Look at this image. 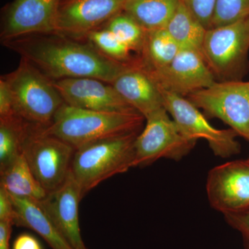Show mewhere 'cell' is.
I'll list each match as a JSON object with an SVG mask.
<instances>
[{
  "mask_svg": "<svg viewBox=\"0 0 249 249\" xmlns=\"http://www.w3.org/2000/svg\"><path fill=\"white\" fill-rule=\"evenodd\" d=\"M2 42L52 80L92 78L111 84L137 64L117 61L91 44L85 45L55 32L24 36Z\"/></svg>",
  "mask_w": 249,
  "mask_h": 249,
  "instance_id": "cell-1",
  "label": "cell"
},
{
  "mask_svg": "<svg viewBox=\"0 0 249 249\" xmlns=\"http://www.w3.org/2000/svg\"><path fill=\"white\" fill-rule=\"evenodd\" d=\"M145 120L137 111H93L65 103L57 111L52 124L43 130L77 150L104 139L140 132Z\"/></svg>",
  "mask_w": 249,
  "mask_h": 249,
  "instance_id": "cell-2",
  "label": "cell"
},
{
  "mask_svg": "<svg viewBox=\"0 0 249 249\" xmlns=\"http://www.w3.org/2000/svg\"><path fill=\"white\" fill-rule=\"evenodd\" d=\"M139 133L104 139L75 150L70 172L83 197L105 180L134 168V143Z\"/></svg>",
  "mask_w": 249,
  "mask_h": 249,
  "instance_id": "cell-3",
  "label": "cell"
},
{
  "mask_svg": "<svg viewBox=\"0 0 249 249\" xmlns=\"http://www.w3.org/2000/svg\"><path fill=\"white\" fill-rule=\"evenodd\" d=\"M3 78L12 94L15 113L32 127L47 128L65 104L53 80L26 59Z\"/></svg>",
  "mask_w": 249,
  "mask_h": 249,
  "instance_id": "cell-4",
  "label": "cell"
},
{
  "mask_svg": "<svg viewBox=\"0 0 249 249\" xmlns=\"http://www.w3.org/2000/svg\"><path fill=\"white\" fill-rule=\"evenodd\" d=\"M249 16L206 31L201 55L221 81L241 80L249 67Z\"/></svg>",
  "mask_w": 249,
  "mask_h": 249,
  "instance_id": "cell-5",
  "label": "cell"
},
{
  "mask_svg": "<svg viewBox=\"0 0 249 249\" xmlns=\"http://www.w3.org/2000/svg\"><path fill=\"white\" fill-rule=\"evenodd\" d=\"M75 150L62 139L31 125L22 147L31 171L47 193L65 182Z\"/></svg>",
  "mask_w": 249,
  "mask_h": 249,
  "instance_id": "cell-6",
  "label": "cell"
},
{
  "mask_svg": "<svg viewBox=\"0 0 249 249\" xmlns=\"http://www.w3.org/2000/svg\"><path fill=\"white\" fill-rule=\"evenodd\" d=\"M145 121L134 143V168L160 159L179 160L194 148L196 142L182 135L165 108L147 116Z\"/></svg>",
  "mask_w": 249,
  "mask_h": 249,
  "instance_id": "cell-7",
  "label": "cell"
},
{
  "mask_svg": "<svg viewBox=\"0 0 249 249\" xmlns=\"http://www.w3.org/2000/svg\"><path fill=\"white\" fill-rule=\"evenodd\" d=\"M160 90L165 109L186 138L196 142L199 139L206 141L214 155L222 158L240 153V145L236 140L238 134L233 129L215 128L188 98Z\"/></svg>",
  "mask_w": 249,
  "mask_h": 249,
  "instance_id": "cell-8",
  "label": "cell"
},
{
  "mask_svg": "<svg viewBox=\"0 0 249 249\" xmlns=\"http://www.w3.org/2000/svg\"><path fill=\"white\" fill-rule=\"evenodd\" d=\"M186 98L205 114L220 119L249 142V81L215 82Z\"/></svg>",
  "mask_w": 249,
  "mask_h": 249,
  "instance_id": "cell-9",
  "label": "cell"
},
{
  "mask_svg": "<svg viewBox=\"0 0 249 249\" xmlns=\"http://www.w3.org/2000/svg\"><path fill=\"white\" fill-rule=\"evenodd\" d=\"M213 209L224 215L249 210V161L235 160L214 167L206 180Z\"/></svg>",
  "mask_w": 249,
  "mask_h": 249,
  "instance_id": "cell-10",
  "label": "cell"
},
{
  "mask_svg": "<svg viewBox=\"0 0 249 249\" xmlns=\"http://www.w3.org/2000/svg\"><path fill=\"white\" fill-rule=\"evenodd\" d=\"M147 71L160 88L186 98L216 82L201 53L190 49H181L163 68Z\"/></svg>",
  "mask_w": 249,
  "mask_h": 249,
  "instance_id": "cell-11",
  "label": "cell"
},
{
  "mask_svg": "<svg viewBox=\"0 0 249 249\" xmlns=\"http://www.w3.org/2000/svg\"><path fill=\"white\" fill-rule=\"evenodd\" d=\"M127 0H68L59 8L55 32L85 36L124 11Z\"/></svg>",
  "mask_w": 249,
  "mask_h": 249,
  "instance_id": "cell-12",
  "label": "cell"
},
{
  "mask_svg": "<svg viewBox=\"0 0 249 249\" xmlns=\"http://www.w3.org/2000/svg\"><path fill=\"white\" fill-rule=\"evenodd\" d=\"M53 82L64 102L69 106L107 112L136 111L121 97L112 85L103 80L77 78Z\"/></svg>",
  "mask_w": 249,
  "mask_h": 249,
  "instance_id": "cell-13",
  "label": "cell"
},
{
  "mask_svg": "<svg viewBox=\"0 0 249 249\" xmlns=\"http://www.w3.org/2000/svg\"><path fill=\"white\" fill-rule=\"evenodd\" d=\"M60 0H14L6 12L3 41L33 34L55 32Z\"/></svg>",
  "mask_w": 249,
  "mask_h": 249,
  "instance_id": "cell-14",
  "label": "cell"
},
{
  "mask_svg": "<svg viewBox=\"0 0 249 249\" xmlns=\"http://www.w3.org/2000/svg\"><path fill=\"white\" fill-rule=\"evenodd\" d=\"M81 191L71 172L65 182L40 201L54 226L72 249H88L80 233L78 206Z\"/></svg>",
  "mask_w": 249,
  "mask_h": 249,
  "instance_id": "cell-15",
  "label": "cell"
},
{
  "mask_svg": "<svg viewBox=\"0 0 249 249\" xmlns=\"http://www.w3.org/2000/svg\"><path fill=\"white\" fill-rule=\"evenodd\" d=\"M111 84L121 97L145 119L165 108L160 87L142 62L121 73Z\"/></svg>",
  "mask_w": 249,
  "mask_h": 249,
  "instance_id": "cell-16",
  "label": "cell"
},
{
  "mask_svg": "<svg viewBox=\"0 0 249 249\" xmlns=\"http://www.w3.org/2000/svg\"><path fill=\"white\" fill-rule=\"evenodd\" d=\"M10 196L14 206V225L34 231L52 249H72L57 231L40 201Z\"/></svg>",
  "mask_w": 249,
  "mask_h": 249,
  "instance_id": "cell-17",
  "label": "cell"
},
{
  "mask_svg": "<svg viewBox=\"0 0 249 249\" xmlns=\"http://www.w3.org/2000/svg\"><path fill=\"white\" fill-rule=\"evenodd\" d=\"M0 186L11 196L37 201H42L47 195L36 179L22 153L0 173Z\"/></svg>",
  "mask_w": 249,
  "mask_h": 249,
  "instance_id": "cell-18",
  "label": "cell"
},
{
  "mask_svg": "<svg viewBox=\"0 0 249 249\" xmlns=\"http://www.w3.org/2000/svg\"><path fill=\"white\" fill-rule=\"evenodd\" d=\"M181 0H127L124 11L145 30L163 29L178 9Z\"/></svg>",
  "mask_w": 249,
  "mask_h": 249,
  "instance_id": "cell-19",
  "label": "cell"
},
{
  "mask_svg": "<svg viewBox=\"0 0 249 249\" xmlns=\"http://www.w3.org/2000/svg\"><path fill=\"white\" fill-rule=\"evenodd\" d=\"M165 28L147 31L142 52V67L157 71L169 65L181 51Z\"/></svg>",
  "mask_w": 249,
  "mask_h": 249,
  "instance_id": "cell-20",
  "label": "cell"
},
{
  "mask_svg": "<svg viewBox=\"0 0 249 249\" xmlns=\"http://www.w3.org/2000/svg\"><path fill=\"white\" fill-rule=\"evenodd\" d=\"M165 29L180 48L196 51L201 53L208 29L181 1Z\"/></svg>",
  "mask_w": 249,
  "mask_h": 249,
  "instance_id": "cell-21",
  "label": "cell"
},
{
  "mask_svg": "<svg viewBox=\"0 0 249 249\" xmlns=\"http://www.w3.org/2000/svg\"><path fill=\"white\" fill-rule=\"evenodd\" d=\"M29 126L17 115L0 119V173L22 153Z\"/></svg>",
  "mask_w": 249,
  "mask_h": 249,
  "instance_id": "cell-22",
  "label": "cell"
},
{
  "mask_svg": "<svg viewBox=\"0 0 249 249\" xmlns=\"http://www.w3.org/2000/svg\"><path fill=\"white\" fill-rule=\"evenodd\" d=\"M106 29L112 33L132 52H142L147 31L125 12L111 18Z\"/></svg>",
  "mask_w": 249,
  "mask_h": 249,
  "instance_id": "cell-23",
  "label": "cell"
},
{
  "mask_svg": "<svg viewBox=\"0 0 249 249\" xmlns=\"http://www.w3.org/2000/svg\"><path fill=\"white\" fill-rule=\"evenodd\" d=\"M86 36L90 44L109 58L126 63H134L129 60L132 51L106 28L91 31Z\"/></svg>",
  "mask_w": 249,
  "mask_h": 249,
  "instance_id": "cell-24",
  "label": "cell"
},
{
  "mask_svg": "<svg viewBox=\"0 0 249 249\" xmlns=\"http://www.w3.org/2000/svg\"><path fill=\"white\" fill-rule=\"evenodd\" d=\"M249 16V0H217L211 28L231 24Z\"/></svg>",
  "mask_w": 249,
  "mask_h": 249,
  "instance_id": "cell-25",
  "label": "cell"
},
{
  "mask_svg": "<svg viewBox=\"0 0 249 249\" xmlns=\"http://www.w3.org/2000/svg\"><path fill=\"white\" fill-rule=\"evenodd\" d=\"M181 1L206 29H211L217 0H181Z\"/></svg>",
  "mask_w": 249,
  "mask_h": 249,
  "instance_id": "cell-26",
  "label": "cell"
},
{
  "mask_svg": "<svg viewBox=\"0 0 249 249\" xmlns=\"http://www.w3.org/2000/svg\"><path fill=\"white\" fill-rule=\"evenodd\" d=\"M16 115L14 101L7 82L3 77L0 80V119Z\"/></svg>",
  "mask_w": 249,
  "mask_h": 249,
  "instance_id": "cell-27",
  "label": "cell"
},
{
  "mask_svg": "<svg viewBox=\"0 0 249 249\" xmlns=\"http://www.w3.org/2000/svg\"><path fill=\"white\" fill-rule=\"evenodd\" d=\"M230 227L240 232L244 238L249 240V210L239 213L224 215Z\"/></svg>",
  "mask_w": 249,
  "mask_h": 249,
  "instance_id": "cell-28",
  "label": "cell"
},
{
  "mask_svg": "<svg viewBox=\"0 0 249 249\" xmlns=\"http://www.w3.org/2000/svg\"><path fill=\"white\" fill-rule=\"evenodd\" d=\"M14 217V206L11 196L4 188L0 186V221L13 224Z\"/></svg>",
  "mask_w": 249,
  "mask_h": 249,
  "instance_id": "cell-29",
  "label": "cell"
},
{
  "mask_svg": "<svg viewBox=\"0 0 249 249\" xmlns=\"http://www.w3.org/2000/svg\"><path fill=\"white\" fill-rule=\"evenodd\" d=\"M13 249H43L39 241L34 236L23 233L16 237Z\"/></svg>",
  "mask_w": 249,
  "mask_h": 249,
  "instance_id": "cell-30",
  "label": "cell"
},
{
  "mask_svg": "<svg viewBox=\"0 0 249 249\" xmlns=\"http://www.w3.org/2000/svg\"><path fill=\"white\" fill-rule=\"evenodd\" d=\"M13 226L14 224L11 222L0 221V249H10L9 241Z\"/></svg>",
  "mask_w": 249,
  "mask_h": 249,
  "instance_id": "cell-31",
  "label": "cell"
},
{
  "mask_svg": "<svg viewBox=\"0 0 249 249\" xmlns=\"http://www.w3.org/2000/svg\"><path fill=\"white\" fill-rule=\"evenodd\" d=\"M246 242V249H249V240L245 239Z\"/></svg>",
  "mask_w": 249,
  "mask_h": 249,
  "instance_id": "cell-32",
  "label": "cell"
},
{
  "mask_svg": "<svg viewBox=\"0 0 249 249\" xmlns=\"http://www.w3.org/2000/svg\"><path fill=\"white\" fill-rule=\"evenodd\" d=\"M247 160H248V161H249V157L248 159H247Z\"/></svg>",
  "mask_w": 249,
  "mask_h": 249,
  "instance_id": "cell-33",
  "label": "cell"
}]
</instances>
